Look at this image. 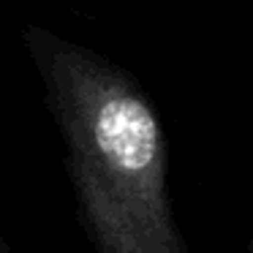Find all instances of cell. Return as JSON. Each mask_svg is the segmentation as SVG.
I'll return each mask as SVG.
<instances>
[{"label":"cell","mask_w":253,"mask_h":253,"mask_svg":"<svg viewBox=\"0 0 253 253\" xmlns=\"http://www.w3.org/2000/svg\"><path fill=\"white\" fill-rule=\"evenodd\" d=\"M25 44L98 253H188L166 196L164 128L133 77L44 28L25 30Z\"/></svg>","instance_id":"6da1fadb"}]
</instances>
